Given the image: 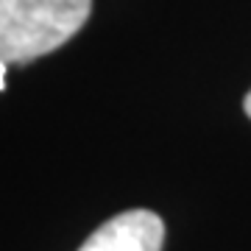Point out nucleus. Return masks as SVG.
Returning a JSON list of instances; mask_svg holds the SVG:
<instances>
[{"instance_id": "1", "label": "nucleus", "mask_w": 251, "mask_h": 251, "mask_svg": "<svg viewBox=\"0 0 251 251\" xmlns=\"http://www.w3.org/2000/svg\"><path fill=\"white\" fill-rule=\"evenodd\" d=\"M90 11L92 0H0V62L28 64L59 50Z\"/></svg>"}, {"instance_id": "2", "label": "nucleus", "mask_w": 251, "mask_h": 251, "mask_svg": "<svg viewBox=\"0 0 251 251\" xmlns=\"http://www.w3.org/2000/svg\"><path fill=\"white\" fill-rule=\"evenodd\" d=\"M165 224L151 209H126L109 218L78 251H162Z\"/></svg>"}, {"instance_id": "3", "label": "nucleus", "mask_w": 251, "mask_h": 251, "mask_svg": "<svg viewBox=\"0 0 251 251\" xmlns=\"http://www.w3.org/2000/svg\"><path fill=\"white\" fill-rule=\"evenodd\" d=\"M243 109H246V115L251 117V90H249V95H246V100H243Z\"/></svg>"}, {"instance_id": "4", "label": "nucleus", "mask_w": 251, "mask_h": 251, "mask_svg": "<svg viewBox=\"0 0 251 251\" xmlns=\"http://www.w3.org/2000/svg\"><path fill=\"white\" fill-rule=\"evenodd\" d=\"M3 70H6V64L0 62V90H6V78H3Z\"/></svg>"}]
</instances>
